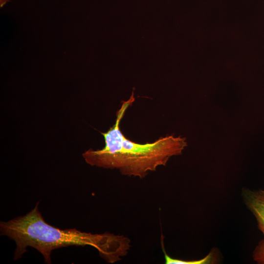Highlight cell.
<instances>
[{
    "mask_svg": "<svg viewBox=\"0 0 264 264\" xmlns=\"http://www.w3.org/2000/svg\"><path fill=\"white\" fill-rule=\"evenodd\" d=\"M39 202L25 215L0 221V235L14 241V260H18L28 247L38 251L44 262L51 264L52 250L69 246H90L107 262L113 263L128 253L130 240L124 236L105 233L92 234L76 228L61 229L46 222L38 209Z\"/></svg>",
    "mask_w": 264,
    "mask_h": 264,
    "instance_id": "cell-1",
    "label": "cell"
},
{
    "mask_svg": "<svg viewBox=\"0 0 264 264\" xmlns=\"http://www.w3.org/2000/svg\"><path fill=\"white\" fill-rule=\"evenodd\" d=\"M134 93L122 102L116 112L114 125L102 132L105 146L100 150L89 149L82 154L85 161L92 166L116 169L128 176L145 177L150 172L165 166L170 158L181 154L187 146L186 138L173 135L161 137L152 143L140 144L127 138L120 124L127 109L134 102Z\"/></svg>",
    "mask_w": 264,
    "mask_h": 264,
    "instance_id": "cell-2",
    "label": "cell"
},
{
    "mask_svg": "<svg viewBox=\"0 0 264 264\" xmlns=\"http://www.w3.org/2000/svg\"><path fill=\"white\" fill-rule=\"evenodd\" d=\"M242 193L245 204L255 217L258 228L264 236V190L245 189ZM253 257L258 263L264 264V239L255 249Z\"/></svg>",
    "mask_w": 264,
    "mask_h": 264,
    "instance_id": "cell-3",
    "label": "cell"
},
{
    "mask_svg": "<svg viewBox=\"0 0 264 264\" xmlns=\"http://www.w3.org/2000/svg\"><path fill=\"white\" fill-rule=\"evenodd\" d=\"M163 250L166 264H210L216 263L217 261L216 253L213 251L202 259L186 261L173 258L166 254L164 249Z\"/></svg>",
    "mask_w": 264,
    "mask_h": 264,
    "instance_id": "cell-4",
    "label": "cell"
},
{
    "mask_svg": "<svg viewBox=\"0 0 264 264\" xmlns=\"http://www.w3.org/2000/svg\"><path fill=\"white\" fill-rule=\"evenodd\" d=\"M10 0H0V7H2L3 6V5L8 1H9Z\"/></svg>",
    "mask_w": 264,
    "mask_h": 264,
    "instance_id": "cell-5",
    "label": "cell"
}]
</instances>
